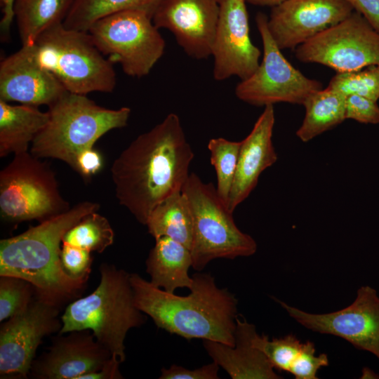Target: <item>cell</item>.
<instances>
[{"label":"cell","instance_id":"obj_41","mask_svg":"<svg viewBox=\"0 0 379 379\" xmlns=\"http://www.w3.org/2000/svg\"><path fill=\"white\" fill-rule=\"evenodd\" d=\"M379 375L369 368L364 367L361 378H379Z\"/></svg>","mask_w":379,"mask_h":379},{"label":"cell","instance_id":"obj_8","mask_svg":"<svg viewBox=\"0 0 379 379\" xmlns=\"http://www.w3.org/2000/svg\"><path fill=\"white\" fill-rule=\"evenodd\" d=\"M93 44L132 77L147 76L162 57L166 43L152 17L138 10L113 13L89 28Z\"/></svg>","mask_w":379,"mask_h":379},{"label":"cell","instance_id":"obj_18","mask_svg":"<svg viewBox=\"0 0 379 379\" xmlns=\"http://www.w3.org/2000/svg\"><path fill=\"white\" fill-rule=\"evenodd\" d=\"M65 92L59 81L35 62L31 46H22L0 63V100L48 107Z\"/></svg>","mask_w":379,"mask_h":379},{"label":"cell","instance_id":"obj_22","mask_svg":"<svg viewBox=\"0 0 379 379\" xmlns=\"http://www.w3.org/2000/svg\"><path fill=\"white\" fill-rule=\"evenodd\" d=\"M38 107L12 105L0 100V157L28 151V147L48 121Z\"/></svg>","mask_w":379,"mask_h":379},{"label":"cell","instance_id":"obj_16","mask_svg":"<svg viewBox=\"0 0 379 379\" xmlns=\"http://www.w3.org/2000/svg\"><path fill=\"white\" fill-rule=\"evenodd\" d=\"M220 13V0H164L153 15L159 29L171 32L190 57L211 56Z\"/></svg>","mask_w":379,"mask_h":379},{"label":"cell","instance_id":"obj_20","mask_svg":"<svg viewBox=\"0 0 379 379\" xmlns=\"http://www.w3.org/2000/svg\"><path fill=\"white\" fill-rule=\"evenodd\" d=\"M234 347L204 340V347L213 361L221 366L232 379H278L281 377L265 355L251 343L255 326L244 318L237 317Z\"/></svg>","mask_w":379,"mask_h":379},{"label":"cell","instance_id":"obj_12","mask_svg":"<svg viewBox=\"0 0 379 379\" xmlns=\"http://www.w3.org/2000/svg\"><path fill=\"white\" fill-rule=\"evenodd\" d=\"M290 317L304 327L340 337L379 360V296L369 286H361L354 301L340 310L311 314L275 299Z\"/></svg>","mask_w":379,"mask_h":379},{"label":"cell","instance_id":"obj_23","mask_svg":"<svg viewBox=\"0 0 379 379\" xmlns=\"http://www.w3.org/2000/svg\"><path fill=\"white\" fill-rule=\"evenodd\" d=\"M76 0H15L13 6L22 46H32L50 27L63 23Z\"/></svg>","mask_w":379,"mask_h":379},{"label":"cell","instance_id":"obj_40","mask_svg":"<svg viewBox=\"0 0 379 379\" xmlns=\"http://www.w3.org/2000/svg\"><path fill=\"white\" fill-rule=\"evenodd\" d=\"M247 3L258 6H270L274 7L286 0H246Z\"/></svg>","mask_w":379,"mask_h":379},{"label":"cell","instance_id":"obj_2","mask_svg":"<svg viewBox=\"0 0 379 379\" xmlns=\"http://www.w3.org/2000/svg\"><path fill=\"white\" fill-rule=\"evenodd\" d=\"M190 293L177 295L130 274L136 307L164 331L187 340L203 339L235 345L237 299L217 286L208 273L192 274Z\"/></svg>","mask_w":379,"mask_h":379},{"label":"cell","instance_id":"obj_10","mask_svg":"<svg viewBox=\"0 0 379 379\" xmlns=\"http://www.w3.org/2000/svg\"><path fill=\"white\" fill-rule=\"evenodd\" d=\"M263 55L255 72L236 86L237 98L251 105L262 107L287 102L302 105L322 84L305 76L284 56L267 28V16L258 12L255 16Z\"/></svg>","mask_w":379,"mask_h":379},{"label":"cell","instance_id":"obj_28","mask_svg":"<svg viewBox=\"0 0 379 379\" xmlns=\"http://www.w3.org/2000/svg\"><path fill=\"white\" fill-rule=\"evenodd\" d=\"M240 147L241 141H231L224 138H211L207 145L211 164L215 171L216 191L226 205L237 170Z\"/></svg>","mask_w":379,"mask_h":379},{"label":"cell","instance_id":"obj_15","mask_svg":"<svg viewBox=\"0 0 379 379\" xmlns=\"http://www.w3.org/2000/svg\"><path fill=\"white\" fill-rule=\"evenodd\" d=\"M353 11L345 0H286L272 8L267 28L281 50L295 49Z\"/></svg>","mask_w":379,"mask_h":379},{"label":"cell","instance_id":"obj_13","mask_svg":"<svg viewBox=\"0 0 379 379\" xmlns=\"http://www.w3.org/2000/svg\"><path fill=\"white\" fill-rule=\"evenodd\" d=\"M60 307L36 297L22 312L4 321L0 328L1 376L26 378L36 351L46 335L60 331Z\"/></svg>","mask_w":379,"mask_h":379},{"label":"cell","instance_id":"obj_29","mask_svg":"<svg viewBox=\"0 0 379 379\" xmlns=\"http://www.w3.org/2000/svg\"><path fill=\"white\" fill-rule=\"evenodd\" d=\"M251 343L265 355L274 368L288 373L304 344L292 334L270 340L267 335L258 334L255 328L251 333Z\"/></svg>","mask_w":379,"mask_h":379},{"label":"cell","instance_id":"obj_1","mask_svg":"<svg viewBox=\"0 0 379 379\" xmlns=\"http://www.w3.org/2000/svg\"><path fill=\"white\" fill-rule=\"evenodd\" d=\"M194 157L180 117L168 114L114 161L112 179L119 204L146 225L159 204L182 191Z\"/></svg>","mask_w":379,"mask_h":379},{"label":"cell","instance_id":"obj_14","mask_svg":"<svg viewBox=\"0 0 379 379\" xmlns=\"http://www.w3.org/2000/svg\"><path fill=\"white\" fill-rule=\"evenodd\" d=\"M246 0H220V13L211 56L213 78L249 77L260 64L261 52L249 35Z\"/></svg>","mask_w":379,"mask_h":379},{"label":"cell","instance_id":"obj_37","mask_svg":"<svg viewBox=\"0 0 379 379\" xmlns=\"http://www.w3.org/2000/svg\"><path fill=\"white\" fill-rule=\"evenodd\" d=\"M379 32V0H345Z\"/></svg>","mask_w":379,"mask_h":379},{"label":"cell","instance_id":"obj_34","mask_svg":"<svg viewBox=\"0 0 379 379\" xmlns=\"http://www.w3.org/2000/svg\"><path fill=\"white\" fill-rule=\"evenodd\" d=\"M345 118L362 124H379V106L377 101L359 95H347Z\"/></svg>","mask_w":379,"mask_h":379},{"label":"cell","instance_id":"obj_4","mask_svg":"<svg viewBox=\"0 0 379 379\" xmlns=\"http://www.w3.org/2000/svg\"><path fill=\"white\" fill-rule=\"evenodd\" d=\"M99 270L97 288L67 306L59 334L92 331L97 341L123 362L127 333L143 325L146 316L135 304L129 273L107 263H102Z\"/></svg>","mask_w":379,"mask_h":379},{"label":"cell","instance_id":"obj_21","mask_svg":"<svg viewBox=\"0 0 379 379\" xmlns=\"http://www.w3.org/2000/svg\"><path fill=\"white\" fill-rule=\"evenodd\" d=\"M191 251L167 237L155 239L146 260V271L154 286L168 293L179 288L190 289L193 284L189 270L192 267Z\"/></svg>","mask_w":379,"mask_h":379},{"label":"cell","instance_id":"obj_35","mask_svg":"<svg viewBox=\"0 0 379 379\" xmlns=\"http://www.w3.org/2000/svg\"><path fill=\"white\" fill-rule=\"evenodd\" d=\"M220 366L213 361L195 369H187L173 364L168 368H162L160 379H218Z\"/></svg>","mask_w":379,"mask_h":379},{"label":"cell","instance_id":"obj_9","mask_svg":"<svg viewBox=\"0 0 379 379\" xmlns=\"http://www.w3.org/2000/svg\"><path fill=\"white\" fill-rule=\"evenodd\" d=\"M69 208L53 171L28 151L14 154L0 172V213L4 220L43 221Z\"/></svg>","mask_w":379,"mask_h":379},{"label":"cell","instance_id":"obj_27","mask_svg":"<svg viewBox=\"0 0 379 379\" xmlns=\"http://www.w3.org/2000/svg\"><path fill=\"white\" fill-rule=\"evenodd\" d=\"M114 240V230L108 220L93 212L70 228L63 240L91 252L102 253Z\"/></svg>","mask_w":379,"mask_h":379},{"label":"cell","instance_id":"obj_6","mask_svg":"<svg viewBox=\"0 0 379 379\" xmlns=\"http://www.w3.org/2000/svg\"><path fill=\"white\" fill-rule=\"evenodd\" d=\"M31 49L35 62L67 92L112 93L116 87L113 63L97 48L88 32L67 29L60 23L44 32Z\"/></svg>","mask_w":379,"mask_h":379},{"label":"cell","instance_id":"obj_7","mask_svg":"<svg viewBox=\"0 0 379 379\" xmlns=\"http://www.w3.org/2000/svg\"><path fill=\"white\" fill-rule=\"evenodd\" d=\"M182 192L188 200L193 216L192 267L201 271L214 259H234L256 252V241L238 228L233 213L220 198L213 183L204 182L192 173Z\"/></svg>","mask_w":379,"mask_h":379},{"label":"cell","instance_id":"obj_39","mask_svg":"<svg viewBox=\"0 0 379 379\" xmlns=\"http://www.w3.org/2000/svg\"><path fill=\"white\" fill-rule=\"evenodd\" d=\"M15 0H0L2 18L0 22L1 36L4 40L10 37L11 27L14 20L13 6Z\"/></svg>","mask_w":379,"mask_h":379},{"label":"cell","instance_id":"obj_11","mask_svg":"<svg viewBox=\"0 0 379 379\" xmlns=\"http://www.w3.org/2000/svg\"><path fill=\"white\" fill-rule=\"evenodd\" d=\"M302 62L348 72L379 65V32L359 13L325 29L295 48Z\"/></svg>","mask_w":379,"mask_h":379},{"label":"cell","instance_id":"obj_31","mask_svg":"<svg viewBox=\"0 0 379 379\" xmlns=\"http://www.w3.org/2000/svg\"><path fill=\"white\" fill-rule=\"evenodd\" d=\"M0 321L25 311L35 298L34 286L13 276H0Z\"/></svg>","mask_w":379,"mask_h":379},{"label":"cell","instance_id":"obj_19","mask_svg":"<svg viewBox=\"0 0 379 379\" xmlns=\"http://www.w3.org/2000/svg\"><path fill=\"white\" fill-rule=\"evenodd\" d=\"M274 105H267L249 134L241 141L237 170L227 206L233 213L256 187L260 174L277 160L272 143Z\"/></svg>","mask_w":379,"mask_h":379},{"label":"cell","instance_id":"obj_25","mask_svg":"<svg viewBox=\"0 0 379 379\" xmlns=\"http://www.w3.org/2000/svg\"><path fill=\"white\" fill-rule=\"evenodd\" d=\"M146 226L154 239L167 237L191 251L194 238L193 216L188 200L182 191L159 204L150 213Z\"/></svg>","mask_w":379,"mask_h":379},{"label":"cell","instance_id":"obj_17","mask_svg":"<svg viewBox=\"0 0 379 379\" xmlns=\"http://www.w3.org/2000/svg\"><path fill=\"white\" fill-rule=\"evenodd\" d=\"M112 356L90 331H72L55 339L48 352L32 364L31 370L36 378L79 379L98 371Z\"/></svg>","mask_w":379,"mask_h":379},{"label":"cell","instance_id":"obj_3","mask_svg":"<svg viewBox=\"0 0 379 379\" xmlns=\"http://www.w3.org/2000/svg\"><path fill=\"white\" fill-rule=\"evenodd\" d=\"M99 205L85 201L41 222L17 236L0 241V276L29 281L36 296L60 307L76 300L88 279H76L64 269L61 243L67 232Z\"/></svg>","mask_w":379,"mask_h":379},{"label":"cell","instance_id":"obj_36","mask_svg":"<svg viewBox=\"0 0 379 379\" xmlns=\"http://www.w3.org/2000/svg\"><path fill=\"white\" fill-rule=\"evenodd\" d=\"M102 166L100 154L93 147L88 149L78 157L74 170L84 178H89L97 173Z\"/></svg>","mask_w":379,"mask_h":379},{"label":"cell","instance_id":"obj_30","mask_svg":"<svg viewBox=\"0 0 379 379\" xmlns=\"http://www.w3.org/2000/svg\"><path fill=\"white\" fill-rule=\"evenodd\" d=\"M345 96L359 95L378 101L379 99V65L360 70L337 72L328 85Z\"/></svg>","mask_w":379,"mask_h":379},{"label":"cell","instance_id":"obj_32","mask_svg":"<svg viewBox=\"0 0 379 379\" xmlns=\"http://www.w3.org/2000/svg\"><path fill=\"white\" fill-rule=\"evenodd\" d=\"M61 261L65 270L76 279H88L93 259L91 251L62 242Z\"/></svg>","mask_w":379,"mask_h":379},{"label":"cell","instance_id":"obj_26","mask_svg":"<svg viewBox=\"0 0 379 379\" xmlns=\"http://www.w3.org/2000/svg\"><path fill=\"white\" fill-rule=\"evenodd\" d=\"M164 0H76L64 26L70 29L88 32L98 19L109 14L126 11L138 10L150 17Z\"/></svg>","mask_w":379,"mask_h":379},{"label":"cell","instance_id":"obj_24","mask_svg":"<svg viewBox=\"0 0 379 379\" xmlns=\"http://www.w3.org/2000/svg\"><path fill=\"white\" fill-rule=\"evenodd\" d=\"M346 97L328 86L310 94L302 105L305 114L297 137L307 142L343 123L346 119Z\"/></svg>","mask_w":379,"mask_h":379},{"label":"cell","instance_id":"obj_38","mask_svg":"<svg viewBox=\"0 0 379 379\" xmlns=\"http://www.w3.org/2000/svg\"><path fill=\"white\" fill-rule=\"evenodd\" d=\"M121 361L112 356L98 371L86 373L79 379H120L123 378L119 371Z\"/></svg>","mask_w":379,"mask_h":379},{"label":"cell","instance_id":"obj_5","mask_svg":"<svg viewBox=\"0 0 379 379\" xmlns=\"http://www.w3.org/2000/svg\"><path fill=\"white\" fill-rule=\"evenodd\" d=\"M48 121L32 142L30 153L60 159L74 169L81 152L93 148L108 131L127 125L131 109H107L87 95L67 91L48 106Z\"/></svg>","mask_w":379,"mask_h":379},{"label":"cell","instance_id":"obj_33","mask_svg":"<svg viewBox=\"0 0 379 379\" xmlns=\"http://www.w3.org/2000/svg\"><path fill=\"white\" fill-rule=\"evenodd\" d=\"M314 343L307 340L303 344L302 352L289 371L296 379H317V373L323 366L328 365L326 354L315 355Z\"/></svg>","mask_w":379,"mask_h":379}]
</instances>
